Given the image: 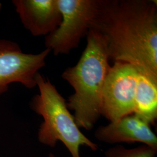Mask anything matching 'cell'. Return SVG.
I'll use <instances>...</instances> for the list:
<instances>
[{"label":"cell","instance_id":"1","mask_svg":"<svg viewBox=\"0 0 157 157\" xmlns=\"http://www.w3.org/2000/svg\"><path fill=\"white\" fill-rule=\"evenodd\" d=\"M90 29L104 38L109 59L157 80V1L99 0Z\"/></svg>","mask_w":157,"mask_h":157},{"label":"cell","instance_id":"2","mask_svg":"<svg viewBox=\"0 0 157 157\" xmlns=\"http://www.w3.org/2000/svg\"><path fill=\"white\" fill-rule=\"evenodd\" d=\"M87 45L78 63L67 68L62 78L74 89L67 103L78 128L93 129L101 116L102 90L111 65L104 38L90 29Z\"/></svg>","mask_w":157,"mask_h":157},{"label":"cell","instance_id":"3","mask_svg":"<svg viewBox=\"0 0 157 157\" xmlns=\"http://www.w3.org/2000/svg\"><path fill=\"white\" fill-rule=\"evenodd\" d=\"M39 94L32 98V109L44 121L40 127V142L51 147L61 141L72 157H80V147L86 146L95 151L97 146L85 136L69 112L65 99L50 81L39 73L36 79Z\"/></svg>","mask_w":157,"mask_h":157},{"label":"cell","instance_id":"4","mask_svg":"<svg viewBox=\"0 0 157 157\" xmlns=\"http://www.w3.org/2000/svg\"><path fill=\"white\" fill-rule=\"evenodd\" d=\"M62 21L45 37L46 48L55 56L69 54L87 36L98 10L99 0H57Z\"/></svg>","mask_w":157,"mask_h":157},{"label":"cell","instance_id":"5","mask_svg":"<svg viewBox=\"0 0 157 157\" xmlns=\"http://www.w3.org/2000/svg\"><path fill=\"white\" fill-rule=\"evenodd\" d=\"M138 76L139 71L131 64L114 62L104 82L101 116L113 122L134 113Z\"/></svg>","mask_w":157,"mask_h":157},{"label":"cell","instance_id":"6","mask_svg":"<svg viewBox=\"0 0 157 157\" xmlns=\"http://www.w3.org/2000/svg\"><path fill=\"white\" fill-rule=\"evenodd\" d=\"M50 52L46 48L39 54H26L17 43L0 39V95L13 83H21L28 89L37 86V76L45 67Z\"/></svg>","mask_w":157,"mask_h":157},{"label":"cell","instance_id":"7","mask_svg":"<svg viewBox=\"0 0 157 157\" xmlns=\"http://www.w3.org/2000/svg\"><path fill=\"white\" fill-rule=\"evenodd\" d=\"M23 26L34 36L51 33L59 27L62 15L57 0H13Z\"/></svg>","mask_w":157,"mask_h":157},{"label":"cell","instance_id":"8","mask_svg":"<svg viewBox=\"0 0 157 157\" xmlns=\"http://www.w3.org/2000/svg\"><path fill=\"white\" fill-rule=\"evenodd\" d=\"M97 140L107 144L140 142L157 149V137L150 125L134 113L101 126L95 130Z\"/></svg>","mask_w":157,"mask_h":157},{"label":"cell","instance_id":"9","mask_svg":"<svg viewBox=\"0 0 157 157\" xmlns=\"http://www.w3.org/2000/svg\"><path fill=\"white\" fill-rule=\"evenodd\" d=\"M134 114L146 123L155 124L157 118V80L139 72Z\"/></svg>","mask_w":157,"mask_h":157},{"label":"cell","instance_id":"10","mask_svg":"<svg viewBox=\"0 0 157 157\" xmlns=\"http://www.w3.org/2000/svg\"><path fill=\"white\" fill-rule=\"evenodd\" d=\"M157 149L143 145L135 148L126 149L121 146H116L108 150L106 157H155Z\"/></svg>","mask_w":157,"mask_h":157},{"label":"cell","instance_id":"11","mask_svg":"<svg viewBox=\"0 0 157 157\" xmlns=\"http://www.w3.org/2000/svg\"><path fill=\"white\" fill-rule=\"evenodd\" d=\"M49 157H54V155H53V154H51L50 155V156Z\"/></svg>","mask_w":157,"mask_h":157},{"label":"cell","instance_id":"12","mask_svg":"<svg viewBox=\"0 0 157 157\" xmlns=\"http://www.w3.org/2000/svg\"><path fill=\"white\" fill-rule=\"evenodd\" d=\"M1 4H0V9H1Z\"/></svg>","mask_w":157,"mask_h":157}]
</instances>
